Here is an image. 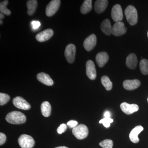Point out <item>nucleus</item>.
Instances as JSON below:
<instances>
[{
  "mask_svg": "<svg viewBox=\"0 0 148 148\" xmlns=\"http://www.w3.org/2000/svg\"><path fill=\"white\" fill-rule=\"evenodd\" d=\"M5 119L8 122L11 124H20L26 122V117L21 112L13 111L7 115Z\"/></svg>",
  "mask_w": 148,
  "mask_h": 148,
  "instance_id": "1",
  "label": "nucleus"
},
{
  "mask_svg": "<svg viewBox=\"0 0 148 148\" xmlns=\"http://www.w3.org/2000/svg\"><path fill=\"white\" fill-rule=\"evenodd\" d=\"M125 14L127 22L130 25L133 26L137 24L138 21V12L133 6H128L125 10Z\"/></svg>",
  "mask_w": 148,
  "mask_h": 148,
  "instance_id": "2",
  "label": "nucleus"
},
{
  "mask_svg": "<svg viewBox=\"0 0 148 148\" xmlns=\"http://www.w3.org/2000/svg\"><path fill=\"white\" fill-rule=\"evenodd\" d=\"M73 135L78 140H83L88 135V130L84 124H80L75 127L72 130Z\"/></svg>",
  "mask_w": 148,
  "mask_h": 148,
  "instance_id": "3",
  "label": "nucleus"
},
{
  "mask_svg": "<svg viewBox=\"0 0 148 148\" xmlns=\"http://www.w3.org/2000/svg\"><path fill=\"white\" fill-rule=\"evenodd\" d=\"M18 142L22 148H32L35 145V141L32 136L23 134L18 138Z\"/></svg>",
  "mask_w": 148,
  "mask_h": 148,
  "instance_id": "4",
  "label": "nucleus"
},
{
  "mask_svg": "<svg viewBox=\"0 0 148 148\" xmlns=\"http://www.w3.org/2000/svg\"><path fill=\"white\" fill-rule=\"evenodd\" d=\"M61 2L60 0L51 1L46 8L45 12L47 16H51L54 15L58 11L61 4Z\"/></svg>",
  "mask_w": 148,
  "mask_h": 148,
  "instance_id": "5",
  "label": "nucleus"
},
{
  "mask_svg": "<svg viewBox=\"0 0 148 148\" xmlns=\"http://www.w3.org/2000/svg\"><path fill=\"white\" fill-rule=\"evenodd\" d=\"M76 47L73 44H70L66 46L64 54L66 60L70 64L73 63L75 60Z\"/></svg>",
  "mask_w": 148,
  "mask_h": 148,
  "instance_id": "6",
  "label": "nucleus"
},
{
  "mask_svg": "<svg viewBox=\"0 0 148 148\" xmlns=\"http://www.w3.org/2000/svg\"><path fill=\"white\" fill-rule=\"evenodd\" d=\"M12 103L14 106L20 110H28L31 108L30 104L25 99L20 96H17L14 98Z\"/></svg>",
  "mask_w": 148,
  "mask_h": 148,
  "instance_id": "7",
  "label": "nucleus"
},
{
  "mask_svg": "<svg viewBox=\"0 0 148 148\" xmlns=\"http://www.w3.org/2000/svg\"><path fill=\"white\" fill-rule=\"evenodd\" d=\"M111 16L114 21L119 22L123 18V14L121 6L116 4L113 7L111 12Z\"/></svg>",
  "mask_w": 148,
  "mask_h": 148,
  "instance_id": "8",
  "label": "nucleus"
},
{
  "mask_svg": "<svg viewBox=\"0 0 148 148\" xmlns=\"http://www.w3.org/2000/svg\"><path fill=\"white\" fill-rule=\"evenodd\" d=\"M97 43L96 36L92 34L87 37L84 42L83 46L85 49L87 51H90L95 47Z\"/></svg>",
  "mask_w": 148,
  "mask_h": 148,
  "instance_id": "9",
  "label": "nucleus"
},
{
  "mask_svg": "<svg viewBox=\"0 0 148 148\" xmlns=\"http://www.w3.org/2000/svg\"><path fill=\"white\" fill-rule=\"evenodd\" d=\"M86 75L90 79L94 80L97 76L96 69L94 62L91 60H88L86 62Z\"/></svg>",
  "mask_w": 148,
  "mask_h": 148,
  "instance_id": "10",
  "label": "nucleus"
},
{
  "mask_svg": "<svg viewBox=\"0 0 148 148\" xmlns=\"http://www.w3.org/2000/svg\"><path fill=\"white\" fill-rule=\"evenodd\" d=\"M127 31L124 23L121 21L116 22L114 24L112 30V34L114 36H119L124 34Z\"/></svg>",
  "mask_w": 148,
  "mask_h": 148,
  "instance_id": "11",
  "label": "nucleus"
},
{
  "mask_svg": "<svg viewBox=\"0 0 148 148\" xmlns=\"http://www.w3.org/2000/svg\"><path fill=\"white\" fill-rule=\"evenodd\" d=\"M120 108L122 111L127 115L131 114L138 111L139 109V106L136 104H129L125 102L121 104Z\"/></svg>",
  "mask_w": 148,
  "mask_h": 148,
  "instance_id": "12",
  "label": "nucleus"
},
{
  "mask_svg": "<svg viewBox=\"0 0 148 148\" xmlns=\"http://www.w3.org/2000/svg\"><path fill=\"white\" fill-rule=\"evenodd\" d=\"M53 34V32L52 29H46L36 35V39L40 42H43L49 39L52 36Z\"/></svg>",
  "mask_w": 148,
  "mask_h": 148,
  "instance_id": "13",
  "label": "nucleus"
},
{
  "mask_svg": "<svg viewBox=\"0 0 148 148\" xmlns=\"http://www.w3.org/2000/svg\"><path fill=\"white\" fill-rule=\"evenodd\" d=\"M123 87L126 90H131L138 88L141 84L138 79L125 80L123 82Z\"/></svg>",
  "mask_w": 148,
  "mask_h": 148,
  "instance_id": "14",
  "label": "nucleus"
},
{
  "mask_svg": "<svg viewBox=\"0 0 148 148\" xmlns=\"http://www.w3.org/2000/svg\"><path fill=\"white\" fill-rule=\"evenodd\" d=\"M144 130V128L141 125H138L134 127L131 130L129 134V138L130 141L134 143H139L140 140L138 138V135L140 132H142Z\"/></svg>",
  "mask_w": 148,
  "mask_h": 148,
  "instance_id": "15",
  "label": "nucleus"
},
{
  "mask_svg": "<svg viewBox=\"0 0 148 148\" xmlns=\"http://www.w3.org/2000/svg\"><path fill=\"white\" fill-rule=\"evenodd\" d=\"M95 60L98 66L102 68L105 66L108 61V53L105 51L99 52L96 55Z\"/></svg>",
  "mask_w": 148,
  "mask_h": 148,
  "instance_id": "16",
  "label": "nucleus"
},
{
  "mask_svg": "<svg viewBox=\"0 0 148 148\" xmlns=\"http://www.w3.org/2000/svg\"><path fill=\"white\" fill-rule=\"evenodd\" d=\"M37 78L39 81L46 85L50 86L53 84V80L49 75L45 73H40L38 74L37 75Z\"/></svg>",
  "mask_w": 148,
  "mask_h": 148,
  "instance_id": "17",
  "label": "nucleus"
},
{
  "mask_svg": "<svg viewBox=\"0 0 148 148\" xmlns=\"http://www.w3.org/2000/svg\"><path fill=\"white\" fill-rule=\"evenodd\" d=\"M138 64V58L135 53L130 54L126 59V65L129 69H135Z\"/></svg>",
  "mask_w": 148,
  "mask_h": 148,
  "instance_id": "18",
  "label": "nucleus"
},
{
  "mask_svg": "<svg viewBox=\"0 0 148 148\" xmlns=\"http://www.w3.org/2000/svg\"><path fill=\"white\" fill-rule=\"evenodd\" d=\"M107 0H97L95 2L94 10L97 13H101L104 11L107 8L108 5Z\"/></svg>",
  "mask_w": 148,
  "mask_h": 148,
  "instance_id": "19",
  "label": "nucleus"
},
{
  "mask_svg": "<svg viewBox=\"0 0 148 148\" xmlns=\"http://www.w3.org/2000/svg\"><path fill=\"white\" fill-rule=\"evenodd\" d=\"M101 30L105 34L110 36L112 34V27L111 26L110 21L108 18L105 19L101 24Z\"/></svg>",
  "mask_w": 148,
  "mask_h": 148,
  "instance_id": "20",
  "label": "nucleus"
},
{
  "mask_svg": "<svg viewBox=\"0 0 148 148\" xmlns=\"http://www.w3.org/2000/svg\"><path fill=\"white\" fill-rule=\"evenodd\" d=\"M27 14L32 16L35 13L38 6V1L36 0H29L27 1Z\"/></svg>",
  "mask_w": 148,
  "mask_h": 148,
  "instance_id": "21",
  "label": "nucleus"
},
{
  "mask_svg": "<svg viewBox=\"0 0 148 148\" xmlns=\"http://www.w3.org/2000/svg\"><path fill=\"white\" fill-rule=\"evenodd\" d=\"M51 108L50 103L47 101H45L41 104V111L42 115L45 117H49L51 113Z\"/></svg>",
  "mask_w": 148,
  "mask_h": 148,
  "instance_id": "22",
  "label": "nucleus"
},
{
  "mask_svg": "<svg viewBox=\"0 0 148 148\" xmlns=\"http://www.w3.org/2000/svg\"><path fill=\"white\" fill-rule=\"evenodd\" d=\"M92 3L91 0L84 1L81 7V12L83 14H86L90 12L92 9Z\"/></svg>",
  "mask_w": 148,
  "mask_h": 148,
  "instance_id": "23",
  "label": "nucleus"
},
{
  "mask_svg": "<svg viewBox=\"0 0 148 148\" xmlns=\"http://www.w3.org/2000/svg\"><path fill=\"white\" fill-rule=\"evenodd\" d=\"M101 82L103 86L107 90H110L112 88V83L109 77L103 76L101 79Z\"/></svg>",
  "mask_w": 148,
  "mask_h": 148,
  "instance_id": "24",
  "label": "nucleus"
},
{
  "mask_svg": "<svg viewBox=\"0 0 148 148\" xmlns=\"http://www.w3.org/2000/svg\"><path fill=\"white\" fill-rule=\"evenodd\" d=\"M140 69L142 74L144 75H148V60L143 59L140 63Z\"/></svg>",
  "mask_w": 148,
  "mask_h": 148,
  "instance_id": "25",
  "label": "nucleus"
},
{
  "mask_svg": "<svg viewBox=\"0 0 148 148\" xmlns=\"http://www.w3.org/2000/svg\"><path fill=\"white\" fill-rule=\"evenodd\" d=\"M8 3V1L7 0L4 1L0 3V11L1 13L6 15H10L11 14L10 10L8 9L6 7Z\"/></svg>",
  "mask_w": 148,
  "mask_h": 148,
  "instance_id": "26",
  "label": "nucleus"
},
{
  "mask_svg": "<svg viewBox=\"0 0 148 148\" xmlns=\"http://www.w3.org/2000/svg\"><path fill=\"white\" fill-rule=\"evenodd\" d=\"M99 145L103 148H112L113 142L111 140L107 139L99 143Z\"/></svg>",
  "mask_w": 148,
  "mask_h": 148,
  "instance_id": "27",
  "label": "nucleus"
},
{
  "mask_svg": "<svg viewBox=\"0 0 148 148\" xmlns=\"http://www.w3.org/2000/svg\"><path fill=\"white\" fill-rule=\"evenodd\" d=\"M10 99L9 95L5 93H0V105L3 106L8 102Z\"/></svg>",
  "mask_w": 148,
  "mask_h": 148,
  "instance_id": "28",
  "label": "nucleus"
},
{
  "mask_svg": "<svg viewBox=\"0 0 148 148\" xmlns=\"http://www.w3.org/2000/svg\"><path fill=\"white\" fill-rule=\"evenodd\" d=\"M113 121V120L110 118H104L100 121L99 123H102L105 127L108 128L110 127L111 123Z\"/></svg>",
  "mask_w": 148,
  "mask_h": 148,
  "instance_id": "29",
  "label": "nucleus"
},
{
  "mask_svg": "<svg viewBox=\"0 0 148 148\" xmlns=\"http://www.w3.org/2000/svg\"><path fill=\"white\" fill-rule=\"evenodd\" d=\"M67 129V125L65 124V123H62L57 128V132L59 134H62V133H64V132L66 131Z\"/></svg>",
  "mask_w": 148,
  "mask_h": 148,
  "instance_id": "30",
  "label": "nucleus"
},
{
  "mask_svg": "<svg viewBox=\"0 0 148 148\" xmlns=\"http://www.w3.org/2000/svg\"><path fill=\"white\" fill-rule=\"evenodd\" d=\"M31 25H32V29L35 30L39 28V27L40 26L41 24L40 21H33L31 22Z\"/></svg>",
  "mask_w": 148,
  "mask_h": 148,
  "instance_id": "31",
  "label": "nucleus"
},
{
  "mask_svg": "<svg viewBox=\"0 0 148 148\" xmlns=\"http://www.w3.org/2000/svg\"><path fill=\"white\" fill-rule=\"evenodd\" d=\"M67 125L71 128H75L77 126L78 122L76 121L71 120L67 123Z\"/></svg>",
  "mask_w": 148,
  "mask_h": 148,
  "instance_id": "32",
  "label": "nucleus"
},
{
  "mask_svg": "<svg viewBox=\"0 0 148 148\" xmlns=\"http://www.w3.org/2000/svg\"><path fill=\"white\" fill-rule=\"evenodd\" d=\"M6 140L5 135L2 132L0 133V145H2L4 144Z\"/></svg>",
  "mask_w": 148,
  "mask_h": 148,
  "instance_id": "33",
  "label": "nucleus"
},
{
  "mask_svg": "<svg viewBox=\"0 0 148 148\" xmlns=\"http://www.w3.org/2000/svg\"><path fill=\"white\" fill-rule=\"evenodd\" d=\"M104 116H105V118L110 117V113L108 111H107L104 114Z\"/></svg>",
  "mask_w": 148,
  "mask_h": 148,
  "instance_id": "34",
  "label": "nucleus"
},
{
  "mask_svg": "<svg viewBox=\"0 0 148 148\" xmlns=\"http://www.w3.org/2000/svg\"><path fill=\"white\" fill-rule=\"evenodd\" d=\"M4 17V15H3V14L1 12V13H0V18H1V19H2Z\"/></svg>",
  "mask_w": 148,
  "mask_h": 148,
  "instance_id": "35",
  "label": "nucleus"
},
{
  "mask_svg": "<svg viewBox=\"0 0 148 148\" xmlns=\"http://www.w3.org/2000/svg\"><path fill=\"white\" fill-rule=\"evenodd\" d=\"M55 148H69L67 147H65V146H61V147H56Z\"/></svg>",
  "mask_w": 148,
  "mask_h": 148,
  "instance_id": "36",
  "label": "nucleus"
},
{
  "mask_svg": "<svg viewBox=\"0 0 148 148\" xmlns=\"http://www.w3.org/2000/svg\"><path fill=\"white\" fill-rule=\"evenodd\" d=\"M3 23V21L1 20V21H0V24H1Z\"/></svg>",
  "mask_w": 148,
  "mask_h": 148,
  "instance_id": "37",
  "label": "nucleus"
},
{
  "mask_svg": "<svg viewBox=\"0 0 148 148\" xmlns=\"http://www.w3.org/2000/svg\"><path fill=\"white\" fill-rule=\"evenodd\" d=\"M147 36H148V33H147Z\"/></svg>",
  "mask_w": 148,
  "mask_h": 148,
  "instance_id": "38",
  "label": "nucleus"
},
{
  "mask_svg": "<svg viewBox=\"0 0 148 148\" xmlns=\"http://www.w3.org/2000/svg\"><path fill=\"white\" fill-rule=\"evenodd\" d=\"M147 101H148V98H147Z\"/></svg>",
  "mask_w": 148,
  "mask_h": 148,
  "instance_id": "39",
  "label": "nucleus"
}]
</instances>
